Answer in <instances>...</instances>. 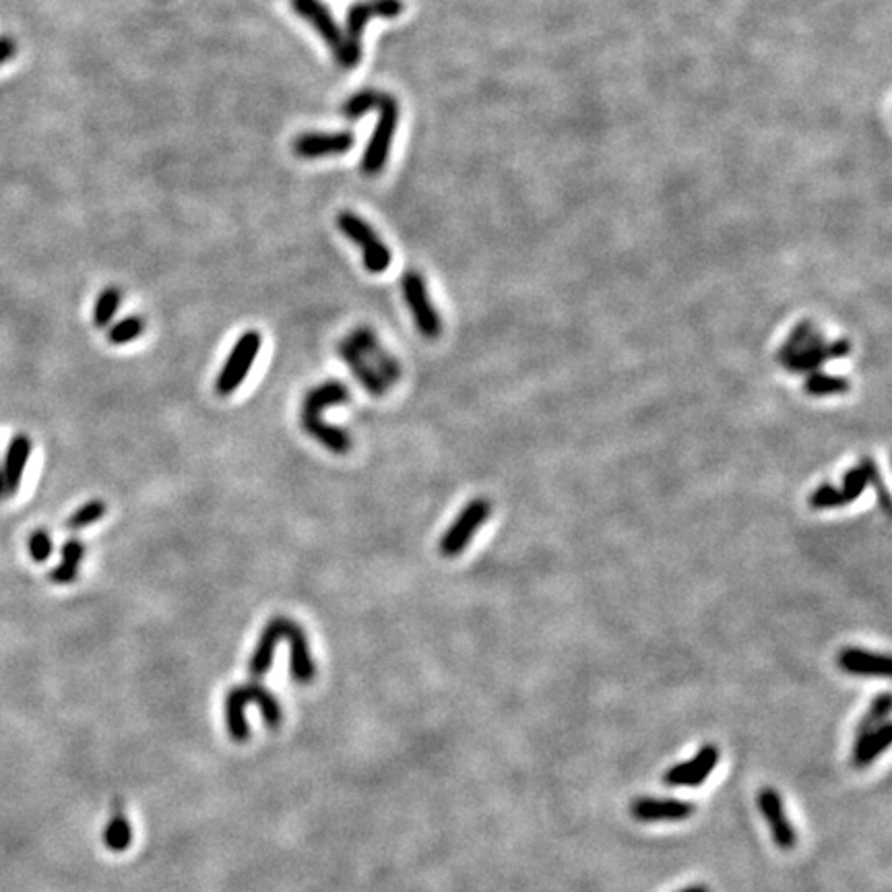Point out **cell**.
<instances>
[{"label": "cell", "instance_id": "30", "mask_svg": "<svg viewBox=\"0 0 892 892\" xmlns=\"http://www.w3.org/2000/svg\"><path fill=\"white\" fill-rule=\"evenodd\" d=\"M27 552L34 562H38V564L46 562L54 552V541H52L50 533L44 529H38L31 533L27 539Z\"/></svg>", "mask_w": 892, "mask_h": 892}, {"label": "cell", "instance_id": "22", "mask_svg": "<svg viewBox=\"0 0 892 892\" xmlns=\"http://www.w3.org/2000/svg\"><path fill=\"white\" fill-rule=\"evenodd\" d=\"M104 843L110 851H118V853L126 851L133 843V826L129 820H126V816L122 814L120 808L112 814V818L106 826Z\"/></svg>", "mask_w": 892, "mask_h": 892}, {"label": "cell", "instance_id": "26", "mask_svg": "<svg viewBox=\"0 0 892 892\" xmlns=\"http://www.w3.org/2000/svg\"><path fill=\"white\" fill-rule=\"evenodd\" d=\"M143 331H145L143 318H139V316H126V318H122V321H118L116 325L110 327V331H108V341H110L112 345H126V343H131V341L139 339V337L143 335Z\"/></svg>", "mask_w": 892, "mask_h": 892}, {"label": "cell", "instance_id": "34", "mask_svg": "<svg viewBox=\"0 0 892 892\" xmlns=\"http://www.w3.org/2000/svg\"><path fill=\"white\" fill-rule=\"evenodd\" d=\"M680 892H711V890L705 884H694V886H688V888H684Z\"/></svg>", "mask_w": 892, "mask_h": 892}, {"label": "cell", "instance_id": "7", "mask_svg": "<svg viewBox=\"0 0 892 892\" xmlns=\"http://www.w3.org/2000/svg\"><path fill=\"white\" fill-rule=\"evenodd\" d=\"M492 513V504L486 498H475L471 500L463 511L459 513V517L453 521V525L444 531V535L440 537L438 550L444 558H455L459 554H463L469 546V541L473 539V535L477 533L488 517Z\"/></svg>", "mask_w": 892, "mask_h": 892}, {"label": "cell", "instance_id": "12", "mask_svg": "<svg viewBox=\"0 0 892 892\" xmlns=\"http://www.w3.org/2000/svg\"><path fill=\"white\" fill-rule=\"evenodd\" d=\"M758 808L764 816V820L769 822L773 841L779 849L783 851H791L798 845V833L791 826L785 808H783V800L777 789L773 787H764L758 791Z\"/></svg>", "mask_w": 892, "mask_h": 892}, {"label": "cell", "instance_id": "33", "mask_svg": "<svg viewBox=\"0 0 892 892\" xmlns=\"http://www.w3.org/2000/svg\"><path fill=\"white\" fill-rule=\"evenodd\" d=\"M17 54V44L13 38L3 36L0 38V67L7 65V62Z\"/></svg>", "mask_w": 892, "mask_h": 892}, {"label": "cell", "instance_id": "10", "mask_svg": "<svg viewBox=\"0 0 892 892\" xmlns=\"http://www.w3.org/2000/svg\"><path fill=\"white\" fill-rule=\"evenodd\" d=\"M347 339L360 349V354L366 358V362L380 374V378L385 380L389 387L397 385L401 378V364L387 352L385 347H382L380 339L370 327H356L347 335Z\"/></svg>", "mask_w": 892, "mask_h": 892}, {"label": "cell", "instance_id": "16", "mask_svg": "<svg viewBox=\"0 0 892 892\" xmlns=\"http://www.w3.org/2000/svg\"><path fill=\"white\" fill-rule=\"evenodd\" d=\"M339 358L343 360V364L352 370V374L356 376V380L360 385L372 395V397H382L387 395V391L391 389L385 380L380 378V374L366 362V358L360 354V349L349 341L347 337L339 343Z\"/></svg>", "mask_w": 892, "mask_h": 892}, {"label": "cell", "instance_id": "18", "mask_svg": "<svg viewBox=\"0 0 892 892\" xmlns=\"http://www.w3.org/2000/svg\"><path fill=\"white\" fill-rule=\"evenodd\" d=\"M890 738H892V725L888 721L882 723L880 727L868 731V734L855 738L853 754H851L853 767L868 769L882 752H886V748L890 746Z\"/></svg>", "mask_w": 892, "mask_h": 892}, {"label": "cell", "instance_id": "14", "mask_svg": "<svg viewBox=\"0 0 892 892\" xmlns=\"http://www.w3.org/2000/svg\"><path fill=\"white\" fill-rule=\"evenodd\" d=\"M290 3L292 9L316 29V34L327 42V46L337 56L343 48V31L339 29L331 11L321 3V0H290Z\"/></svg>", "mask_w": 892, "mask_h": 892}, {"label": "cell", "instance_id": "13", "mask_svg": "<svg viewBox=\"0 0 892 892\" xmlns=\"http://www.w3.org/2000/svg\"><path fill=\"white\" fill-rule=\"evenodd\" d=\"M356 137L349 131L337 133H304L294 141V153L302 159H318L329 155H343L354 147Z\"/></svg>", "mask_w": 892, "mask_h": 892}, {"label": "cell", "instance_id": "23", "mask_svg": "<svg viewBox=\"0 0 892 892\" xmlns=\"http://www.w3.org/2000/svg\"><path fill=\"white\" fill-rule=\"evenodd\" d=\"M890 709H892V694H890V692H880V694L872 700V705H870V709L866 711V715L862 717V721L857 723V727H855V738L864 736V734H868V731H872V729L880 727L882 723H886V721H888V715H890Z\"/></svg>", "mask_w": 892, "mask_h": 892}, {"label": "cell", "instance_id": "1", "mask_svg": "<svg viewBox=\"0 0 892 892\" xmlns=\"http://www.w3.org/2000/svg\"><path fill=\"white\" fill-rule=\"evenodd\" d=\"M352 393L341 380H325L323 385L310 389L302 401L300 422L308 436H312L318 444H323L333 455H347L352 451V436L339 426H331L323 420V409L349 403Z\"/></svg>", "mask_w": 892, "mask_h": 892}, {"label": "cell", "instance_id": "20", "mask_svg": "<svg viewBox=\"0 0 892 892\" xmlns=\"http://www.w3.org/2000/svg\"><path fill=\"white\" fill-rule=\"evenodd\" d=\"M85 544L79 539H67L60 550V564L50 572V581L56 585H71L79 577L81 562L85 560Z\"/></svg>", "mask_w": 892, "mask_h": 892}, {"label": "cell", "instance_id": "17", "mask_svg": "<svg viewBox=\"0 0 892 892\" xmlns=\"http://www.w3.org/2000/svg\"><path fill=\"white\" fill-rule=\"evenodd\" d=\"M696 806L682 800H653L641 798L630 808L632 816L639 822H680L694 814Z\"/></svg>", "mask_w": 892, "mask_h": 892}, {"label": "cell", "instance_id": "35", "mask_svg": "<svg viewBox=\"0 0 892 892\" xmlns=\"http://www.w3.org/2000/svg\"><path fill=\"white\" fill-rule=\"evenodd\" d=\"M7 498V484H5V475L3 469H0V500Z\"/></svg>", "mask_w": 892, "mask_h": 892}, {"label": "cell", "instance_id": "2", "mask_svg": "<svg viewBox=\"0 0 892 892\" xmlns=\"http://www.w3.org/2000/svg\"><path fill=\"white\" fill-rule=\"evenodd\" d=\"M248 705H259L261 715L269 723L271 729L279 727V723L283 721V711H281L279 700L271 694V690H267L257 680H252L238 688H232L226 696V723H228L230 736L236 742H244L250 738V727H248L246 711H244Z\"/></svg>", "mask_w": 892, "mask_h": 892}, {"label": "cell", "instance_id": "27", "mask_svg": "<svg viewBox=\"0 0 892 892\" xmlns=\"http://www.w3.org/2000/svg\"><path fill=\"white\" fill-rule=\"evenodd\" d=\"M104 515H106V502L104 500H89L83 506H79L77 511L69 517L67 525H69V529L79 531V529H85L93 523L102 521Z\"/></svg>", "mask_w": 892, "mask_h": 892}, {"label": "cell", "instance_id": "4", "mask_svg": "<svg viewBox=\"0 0 892 892\" xmlns=\"http://www.w3.org/2000/svg\"><path fill=\"white\" fill-rule=\"evenodd\" d=\"M376 108H378V120L362 157V172L366 176H376L385 170L399 126V102L391 93H380Z\"/></svg>", "mask_w": 892, "mask_h": 892}, {"label": "cell", "instance_id": "24", "mask_svg": "<svg viewBox=\"0 0 892 892\" xmlns=\"http://www.w3.org/2000/svg\"><path fill=\"white\" fill-rule=\"evenodd\" d=\"M818 327L812 323V321H802V323H798L795 325L793 329H791V333H789V337L785 339V343L779 347V352H777V362L779 364H783V362H787L791 356H795L800 352V349H804V345L808 343V339L812 337V333L816 331Z\"/></svg>", "mask_w": 892, "mask_h": 892}, {"label": "cell", "instance_id": "6", "mask_svg": "<svg viewBox=\"0 0 892 892\" xmlns=\"http://www.w3.org/2000/svg\"><path fill=\"white\" fill-rule=\"evenodd\" d=\"M263 345V337L259 331H246L240 335L236 345L232 347L230 356L223 362L217 378H215V393L221 397H228L236 393L242 382L246 380L248 372L252 370L254 360H257Z\"/></svg>", "mask_w": 892, "mask_h": 892}, {"label": "cell", "instance_id": "8", "mask_svg": "<svg viewBox=\"0 0 892 892\" xmlns=\"http://www.w3.org/2000/svg\"><path fill=\"white\" fill-rule=\"evenodd\" d=\"M401 290L418 331L426 339H438L442 333V321L430 300L424 277L418 271H407L401 279Z\"/></svg>", "mask_w": 892, "mask_h": 892}, {"label": "cell", "instance_id": "32", "mask_svg": "<svg viewBox=\"0 0 892 892\" xmlns=\"http://www.w3.org/2000/svg\"><path fill=\"white\" fill-rule=\"evenodd\" d=\"M857 465L862 467V471H864V475H866V480H868V486H874V488H876V492H878V496H880V502H882V506H884V511L888 513V511H890V500H888V492H886V488H884V484H882V475H880V469H878L876 461L870 459V457H864V459L859 461Z\"/></svg>", "mask_w": 892, "mask_h": 892}, {"label": "cell", "instance_id": "3", "mask_svg": "<svg viewBox=\"0 0 892 892\" xmlns=\"http://www.w3.org/2000/svg\"><path fill=\"white\" fill-rule=\"evenodd\" d=\"M403 0H362L347 11L343 48L337 54V62L343 69H354L362 56V36L366 25L374 19H395L403 13Z\"/></svg>", "mask_w": 892, "mask_h": 892}, {"label": "cell", "instance_id": "28", "mask_svg": "<svg viewBox=\"0 0 892 892\" xmlns=\"http://www.w3.org/2000/svg\"><path fill=\"white\" fill-rule=\"evenodd\" d=\"M380 100V91L374 89H362L356 95H352L345 104H343V116L349 120H358L362 118L366 112H370L372 108L378 106Z\"/></svg>", "mask_w": 892, "mask_h": 892}, {"label": "cell", "instance_id": "11", "mask_svg": "<svg viewBox=\"0 0 892 892\" xmlns=\"http://www.w3.org/2000/svg\"><path fill=\"white\" fill-rule=\"evenodd\" d=\"M719 748L715 744H705L698 754L682 764L669 769L663 775V783L669 787H698L707 781V777L715 771L719 762Z\"/></svg>", "mask_w": 892, "mask_h": 892}, {"label": "cell", "instance_id": "5", "mask_svg": "<svg viewBox=\"0 0 892 892\" xmlns=\"http://www.w3.org/2000/svg\"><path fill=\"white\" fill-rule=\"evenodd\" d=\"M337 226L345 238L352 240L364 257V267L368 273H385L391 265V250L380 240L368 221L352 211H341L337 217Z\"/></svg>", "mask_w": 892, "mask_h": 892}, {"label": "cell", "instance_id": "19", "mask_svg": "<svg viewBox=\"0 0 892 892\" xmlns=\"http://www.w3.org/2000/svg\"><path fill=\"white\" fill-rule=\"evenodd\" d=\"M31 455V440L25 434H17L13 436V440L9 442V449L5 455V465H3V475H5V484H7V496H15L21 488L23 482V473L27 467Z\"/></svg>", "mask_w": 892, "mask_h": 892}, {"label": "cell", "instance_id": "15", "mask_svg": "<svg viewBox=\"0 0 892 892\" xmlns=\"http://www.w3.org/2000/svg\"><path fill=\"white\" fill-rule=\"evenodd\" d=\"M837 665L845 674L851 676H870V678H888L890 676V657L864 651L857 647H847L839 651Z\"/></svg>", "mask_w": 892, "mask_h": 892}, {"label": "cell", "instance_id": "31", "mask_svg": "<svg viewBox=\"0 0 892 892\" xmlns=\"http://www.w3.org/2000/svg\"><path fill=\"white\" fill-rule=\"evenodd\" d=\"M868 488V480L862 471V467L855 465L851 467L845 475H843V484H841V492L845 494V498L851 502H855L859 496H862Z\"/></svg>", "mask_w": 892, "mask_h": 892}, {"label": "cell", "instance_id": "29", "mask_svg": "<svg viewBox=\"0 0 892 892\" xmlns=\"http://www.w3.org/2000/svg\"><path fill=\"white\" fill-rule=\"evenodd\" d=\"M810 508L814 511H826V508H839V506H847L849 500L845 498V494L841 492V488L833 486V484H822L820 488H816L810 494L808 500Z\"/></svg>", "mask_w": 892, "mask_h": 892}, {"label": "cell", "instance_id": "25", "mask_svg": "<svg viewBox=\"0 0 892 892\" xmlns=\"http://www.w3.org/2000/svg\"><path fill=\"white\" fill-rule=\"evenodd\" d=\"M122 304V294L116 288H106L104 292H100L98 300H95L93 306V325L95 327H108L112 323V318L116 316L118 308Z\"/></svg>", "mask_w": 892, "mask_h": 892}, {"label": "cell", "instance_id": "21", "mask_svg": "<svg viewBox=\"0 0 892 892\" xmlns=\"http://www.w3.org/2000/svg\"><path fill=\"white\" fill-rule=\"evenodd\" d=\"M851 389V382L847 376L837 374H822L812 372L804 380V391L812 397H828V395H841Z\"/></svg>", "mask_w": 892, "mask_h": 892}, {"label": "cell", "instance_id": "9", "mask_svg": "<svg viewBox=\"0 0 892 892\" xmlns=\"http://www.w3.org/2000/svg\"><path fill=\"white\" fill-rule=\"evenodd\" d=\"M849 354H851V343L847 339L828 343L826 337L822 335V331L816 329L812 333V337L808 339V343L804 345V349H800L798 354L791 356L781 366L793 374H812V372H818L822 368V364L831 362V360H843Z\"/></svg>", "mask_w": 892, "mask_h": 892}]
</instances>
